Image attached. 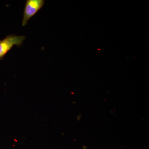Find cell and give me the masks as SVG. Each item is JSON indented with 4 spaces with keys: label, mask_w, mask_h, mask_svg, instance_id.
Returning <instances> with one entry per match:
<instances>
[{
    "label": "cell",
    "mask_w": 149,
    "mask_h": 149,
    "mask_svg": "<svg viewBox=\"0 0 149 149\" xmlns=\"http://www.w3.org/2000/svg\"><path fill=\"white\" fill-rule=\"evenodd\" d=\"M45 4L44 0H27L23 13L22 26H25L28 20L40 10Z\"/></svg>",
    "instance_id": "2"
},
{
    "label": "cell",
    "mask_w": 149,
    "mask_h": 149,
    "mask_svg": "<svg viewBox=\"0 0 149 149\" xmlns=\"http://www.w3.org/2000/svg\"><path fill=\"white\" fill-rule=\"evenodd\" d=\"M24 36H17L15 35H8L4 39L0 40V60L4 57L14 45L20 47L25 40Z\"/></svg>",
    "instance_id": "1"
}]
</instances>
